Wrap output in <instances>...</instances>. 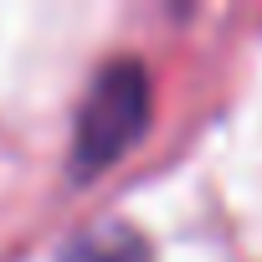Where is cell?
Instances as JSON below:
<instances>
[{"mask_svg":"<svg viewBox=\"0 0 262 262\" xmlns=\"http://www.w3.org/2000/svg\"><path fill=\"white\" fill-rule=\"evenodd\" d=\"M57 262H155L149 242L134 231V226H123V221H103L82 236H72L62 247Z\"/></svg>","mask_w":262,"mask_h":262,"instance_id":"7a4b0ae2","label":"cell"},{"mask_svg":"<svg viewBox=\"0 0 262 262\" xmlns=\"http://www.w3.org/2000/svg\"><path fill=\"white\" fill-rule=\"evenodd\" d=\"M144 123H149V77L134 57H118L93 77V88H88V98L77 108V134H72L77 175L108 170L144 134Z\"/></svg>","mask_w":262,"mask_h":262,"instance_id":"6da1fadb","label":"cell"}]
</instances>
